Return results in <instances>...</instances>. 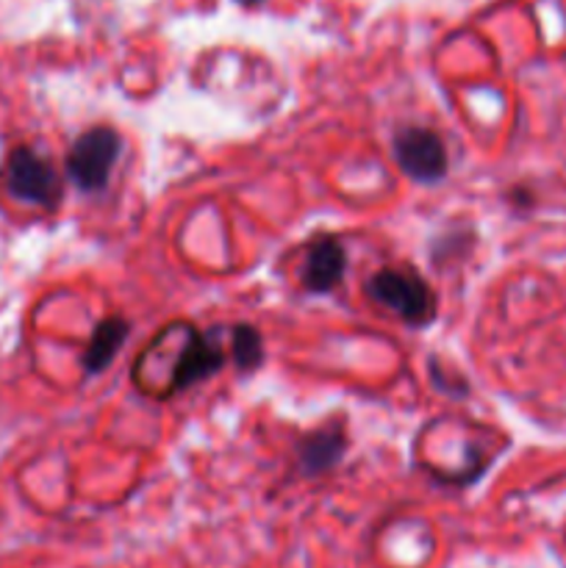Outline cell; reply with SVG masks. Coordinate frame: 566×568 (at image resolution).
Returning a JSON list of instances; mask_svg holds the SVG:
<instances>
[{
    "mask_svg": "<svg viewBox=\"0 0 566 568\" xmlns=\"http://www.w3.org/2000/svg\"><path fill=\"white\" fill-rule=\"evenodd\" d=\"M366 292L375 303L392 308L408 325H431L436 320V294L425 277L411 270H381L370 277Z\"/></svg>",
    "mask_w": 566,
    "mask_h": 568,
    "instance_id": "cell-1",
    "label": "cell"
},
{
    "mask_svg": "<svg viewBox=\"0 0 566 568\" xmlns=\"http://www.w3.org/2000/svg\"><path fill=\"white\" fill-rule=\"evenodd\" d=\"M120 153L122 139L114 128H89L72 142L70 153H67V175L81 192H103Z\"/></svg>",
    "mask_w": 566,
    "mask_h": 568,
    "instance_id": "cell-2",
    "label": "cell"
},
{
    "mask_svg": "<svg viewBox=\"0 0 566 568\" xmlns=\"http://www.w3.org/2000/svg\"><path fill=\"white\" fill-rule=\"evenodd\" d=\"M3 181L11 197L39 205V209L53 211L64 197V186H61L55 166L31 148L11 150L6 159Z\"/></svg>",
    "mask_w": 566,
    "mask_h": 568,
    "instance_id": "cell-3",
    "label": "cell"
},
{
    "mask_svg": "<svg viewBox=\"0 0 566 568\" xmlns=\"http://www.w3.org/2000/svg\"><path fill=\"white\" fill-rule=\"evenodd\" d=\"M394 161L416 183H436L447 175L449 155L444 139L431 128H400L392 139Z\"/></svg>",
    "mask_w": 566,
    "mask_h": 568,
    "instance_id": "cell-4",
    "label": "cell"
},
{
    "mask_svg": "<svg viewBox=\"0 0 566 568\" xmlns=\"http://www.w3.org/2000/svg\"><path fill=\"white\" fill-rule=\"evenodd\" d=\"M222 364H225V353H222L220 342L209 333H200L198 327H189L186 347H183L181 358L172 369L170 394H181L198 383L209 381L214 372L222 369Z\"/></svg>",
    "mask_w": 566,
    "mask_h": 568,
    "instance_id": "cell-5",
    "label": "cell"
},
{
    "mask_svg": "<svg viewBox=\"0 0 566 568\" xmlns=\"http://www.w3.org/2000/svg\"><path fill=\"white\" fill-rule=\"evenodd\" d=\"M347 253L336 236H320L311 242L303 266V288L311 294H327L344 281Z\"/></svg>",
    "mask_w": 566,
    "mask_h": 568,
    "instance_id": "cell-6",
    "label": "cell"
},
{
    "mask_svg": "<svg viewBox=\"0 0 566 568\" xmlns=\"http://www.w3.org/2000/svg\"><path fill=\"white\" fill-rule=\"evenodd\" d=\"M344 453H347V436H344L342 425H325L320 430L309 433L297 444V464L305 475L316 477L336 469Z\"/></svg>",
    "mask_w": 566,
    "mask_h": 568,
    "instance_id": "cell-7",
    "label": "cell"
},
{
    "mask_svg": "<svg viewBox=\"0 0 566 568\" xmlns=\"http://www.w3.org/2000/svg\"><path fill=\"white\" fill-rule=\"evenodd\" d=\"M128 331H131V325L122 316H105V320H100L94 325L92 336H89L87 349H83V372L87 375H100L103 369H109L111 361L117 358V353L125 344Z\"/></svg>",
    "mask_w": 566,
    "mask_h": 568,
    "instance_id": "cell-8",
    "label": "cell"
},
{
    "mask_svg": "<svg viewBox=\"0 0 566 568\" xmlns=\"http://www.w3.org/2000/svg\"><path fill=\"white\" fill-rule=\"evenodd\" d=\"M231 355L242 372H255L264 364V338L253 325H236L231 333Z\"/></svg>",
    "mask_w": 566,
    "mask_h": 568,
    "instance_id": "cell-9",
    "label": "cell"
},
{
    "mask_svg": "<svg viewBox=\"0 0 566 568\" xmlns=\"http://www.w3.org/2000/svg\"><path fill=\"white\" fill-rule=\"evenodd\" d=\"M239 6H244V9H253V6H261L264 0H236Z\"/></svg>",
    "mask_w": 566,
    "mask_h": 568,
    "instance_id": "cell-10",
    "label": "cell"
}]
</instances>
